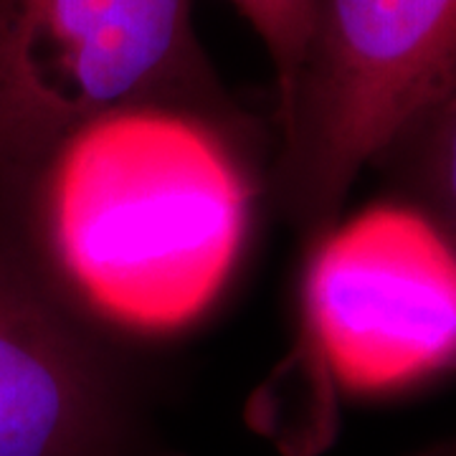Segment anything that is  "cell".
Returning <instances> with one entry per match:
<instances>
[{"label": "cell", "mask_w": 456, "mask_h": 456, "mask_svg": "<svg viewBox=\"0 0 456 456\" xmlns=\"http://www.w3.org/2000/svg\"><path fill=\"white\" fill-rule=\"evenodd\" d=\"M251 158L246 114L134 104L0 173V213L56 292L130 345L224 292L259 191Z\"/></svg>", "instance_id": "1"}, {"label": "cell", "mask_w": 456, "mask_h": 456, "mask_svg": "<svg viewBox=\"0 0 456 456\" xmlns=\"http://www.w3.org/2000/svg\"><path fill=\"white\" fill-rule=\"evenodd\" d=\"M456 86V0H317L292 112L279 125L272 193L314 244L380 160Z\"/></svg>", "instance_id": "2"}, {"label": "cell", "mask_w": 456, "mask_h": 456, "mask_svg": "<svg viewBox=\"0 0 456 456\" xmlns=\"http://www.w3.org/2000/svg\"><path fill=\"white\" fill-rule=\"evenodd\" d=\"M231 104L193 28V0H0L3 170L104 114Z\"/></svg>", "instance_id": "3"}, {"label": "cell", "mask_w": 456, "mask_h": 456, "mask_svg": "<svg viewBox=\"0 0 456 456\" xmlns=\"http://www.w3.org/2000/svg\"><path fill=\"white\" fill-rule=\"evenodd\" d=\"M127 347L56 292L0 213V456H180Z\"/></svg>", "instance_id": "4"}, {"label": "cell", "mask_w": 456, "mask_h": 456, "mask_svg": "<svg viewBox=\"0 0 456 456\" xmlns=\"http://www.w3.org/2000/svg\"><path fill=\"white\" fill-rule=\"evenodd\" d=\"M310 246L305 327L350 388H391L456 360V254L424 216L370 211Z\"/></svg>", "instance_id": "5"}, {"label": "cell", "mask_w": 456, "mask_h": 456, "mask_svg": "<svg viewBox=\"0 0 456 456\" xmlns=\"http://www.w3.org/2000/svg\"><path fill=\"white\" fill-rule=\"evenodd\" d=\"M380 160L398 163L421 216L456 254V86Z\"/></svg>", "instance_id": "6"}, {"label": "cell", "mask_w": 456, "mask_h": 456, "mask_svg": "<svg viewBox=\"0 0 456 456\" xmlns=\"http://www.w3.org/2000/svg\"><path fill=\"white\" fill-rule=\"evenodd\" d=\"M259 36L277 79L279 125L292 112L299 77L310 51L317 0H228Z\"/></svg>", "instance_id": "7"}, {"label": "cell", "mask_w": 456, "mask_h": 456, "mask_svg": "<svg viewBox=\"0 0 456 456\" xmlns=\"http://www.w3.org/2000/svg\"><path fill=\"white\" fill-rule=\"evenodd\" d=\"M413 456H456V439L434 444V446H428V449H424V452H419V454Z\"/></svg>", "instance_id": "8"}]
</instances>
